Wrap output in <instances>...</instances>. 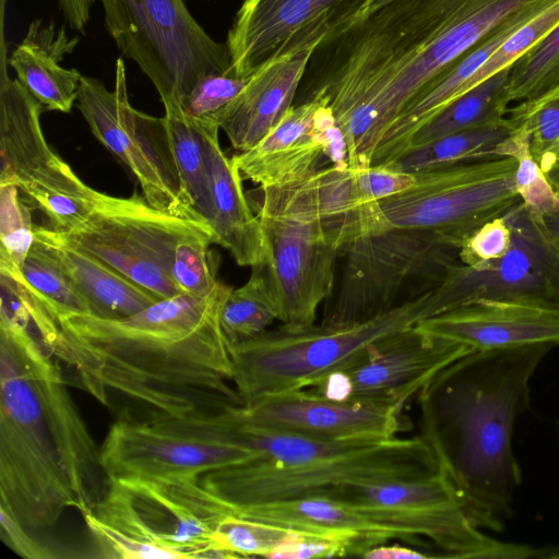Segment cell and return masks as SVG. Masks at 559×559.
<instances>
[{"label":"cell","mask_w":559,"mask_h":559,"mask_svg":"<svg viewBox=\"0 0 559 559\" xmlns=\"http://www.w3.org/2000/svg\"><path fill=\"white\" fill-rule=\"evenodd\" d=\"M552 0H391L314 48L296 104L332 111L352 168L371 166L383 134L436 78L504 21Z\"/></svg>","instance_id":"obj_1"},{"label":"cell","mask_w":559,"mask_h":559,"mask_svg":"<svg viewBox=\"0 0 559 559\" xmlns=\"http://www.w3.org/2000/svg\"><path fill=\"white\" fill-rule=\"evenodd\" d=\"M230 289L218 282L205 296L181 293L120 319L46 309L32 328L104 406L122 397L152 411L151 420L209 415L241 404L221 325Z\"/></svg>","instance_id":"obj_2"},{"label":"cell","mask_w":559,"mask_h":559,"mask_svg":"<svg viewBox=\"0 0 559 559\" xmlns=\"http://www.w3.org/2000/svg\"><path fill=\"white\" fill-rule=\"evenodd\" d=\"M100 447L68 391L60 361L32 328L24 306L0 308V509L31 531L82 516L107 478ZM107 477V476H106Z\"/></svg>","instance_id":"obj_3"},{"label":"cell","mask_w":559,"mask_h":559,"mask_svg":"<svg viewBox=\"0 0 559 559\" xmlns=\"http://www.w3.org/2000/svg\"><path fill=\"white\" fill-rule=\"evenodd\" d=\"M547 343L475 350L437 374L419 393L423 438L471 522L500 532L521 484L512 450L518 417L530 406V382Z\"/></svg>","instance_id":"obj_4"},{"label":"cell","mask_w":559,"mask_h":559,"mask_svg":"<svg viewBox=\"0 0 559 559\" xmlns=\"http://www.w3.org/2000/svg\"><path fill=\"white\" fill-rule=\"evenodd\" d=\"M241 442L255 457L200 478L231 511L323 496L343 484L413 480L440 472L423 437L329 442L247 425Z\"/></svg>","instance_id":"obj_5"},{"label":"cell","mask_w":559,"mask_h":559,"mask_svg":"<svg viewBox=\"0 0 559 559\" xmlns=\"http://www.w3.org/2000/svg\"><path fill=\"white\" fill-rule=\"evenodd\" d=\"M254 212L264 235L265 259L251 273L282 324L316 323L319 306L332 295L336 261L353 241L352 234L321 215L308 176L260 188Z\"/></svg>","instance_id":"obj_6"},{"label":"cell","mask_w":559,"mask_h":559,"mask_svg":"<svg viewBox=\"0 0 559 559\" xmlns=\"http://www.w3.org/2000/svg\"><path fill=\"white\" fill-rule=\"evenodd\" d=\"M430 290L370 319L344 324H281L229 345L233 385L243 403L311 388L374 342L427 318Z\"/></svg>","instance_id":"obj_7"},{"label":"cell","mask_w":559,"mask_h":559,"mask_svg":"<svg viewBox=\"0 0 559 559\" xmlns=\"http://www.w3.org/2000/svg\"><path fill=\"white\" fill-rule=\"evenodd\" d=\"M99 1L108 34L152 82L165 111L181 109L202 74L231 72L227 45L203 29L185 0Z\"/></svg>","instance_id":"obj_8"},{"label":"cell","mask_w":559,"mask_h":559,"mask_svg":"<svg viewBox=\"0 0 559 559\" xmlns=\"http://www.w3.org/2000/svg\"><path fill=\"white\" fill-rule=\"evenodd\" d=\"M461 246L436 230L388 227L359 236L344 250L340 288L322 323L370 319L408 300L415 286L435 288L460 261ZM412 299V298H411Z\"/></svg>","instance_id":"obj_9"},{"label":"cell","mask_w":559,"mask_h":559,"mask_svg":"<svg viewBox=\"0 0 559 559\" xmlns=\"http://www.w3.org/2000/svg\"><path fill=\"white\" fill-rule=\"evenodd\" d=\"M231 510L200 478L112 477L93 510L102 522L177 559H224L212 546L217 523Z\"/></svg>","instance_id":"obj_10"},{"label":"cell","mask_w":559,"mask_h":559,"mask_svg":"<svg viewBox=\"0 0 559 559\" xmlns=\"http://www.w3.org/2000/svg\"><path fill=\"white\" fill-rule=\"evenodd\" d=\"M511 156L461 162L414 173L405 191L379 202L389 227L439 231L463 243L485 223L521 202Z\"/></svg>","instance_id":"obj_11"},{"label":"cell","mask_w":559,"mask_h":559,"mask_svg":"<svg viewBox=\"0 0 559 559\" xmlns=\"http://www.w3.org/2000/svg\"><path fill=\"white\" fill-rule=\"evenodd\" d=\"M115 70L114 91L97 79L82 75L76 107L91 131L130 169L152 206L203 218L185 189L165 117L135 109L129 102L122 58L117 59Z\"/></svg>","instance_id":"obj_12"},{"label":"cell","mask_w":559,"mask_h":559,"mask_svg":"<svg viewBox=\"0 0 559 559\" xmlns=\"http://www.w3.org/2000/svg\"><path fill=\"white\" fill-rule=\"evenodd\" d=\"M206 230H213L206 219L158 210L143 195L118 198L99 192L90 218L67 235L134 284L164 299L181 294L171 276L177 243Z\"/></svg>","instance_id":"obj_13"},{"label":"cell","mask_w":559,"mask_h":559,"mask_svg":"<svg viewBox=\"0 0 559 559\" xmlns=\"http://www.w3.org/2000/svg\"><path fill=\"white\" fill-rule=\"evenodd\" d=\"M340 501L377 507L409 540L430 539L445 558L547 559L549 548L503 543L481 532L466 515L441 471L403 481L343 484L324 495Z\"/></svg>","instance_id":"obj_14"},{"label":"cell","mask_w":559,"mask_h":559,"mask_svg":"<svg viewBox=\"0 0 559 559\" xmlns=\"http://www.w3.org/2000/svg\"><path fill=\"white\" fill-rule=\"evenodd\" d=\"M506 217L511 227L507 253L472 265L452 264L430 290L427 318L478 298L559 307V238L546 222L533 219L522 202Z\"/></svg>","instance_id":"obj_15"},{"label":"cell","mask_w":559,"mask_h":559,"mask_svg":"<svg viewBox=\"0 0 559 559\" xmlns=\"http://www.w3.org/2000/svg\"><path fill=\"white\" fill-rule=\"evenodd\" d=\"M469 348L428 335L416 325L383 337L308 388L336 401L404 406Z\"/></svg>","instance_id":"obj_16"},{"label":"cell","mask_w":559,"mask_h":559,"mask_svg":"<svg viewBox=\"0 0 559 559\" xmlns=\"http://www.w3.org/2000/svg\"><path fill=\"white\" fill-rule=\"evenodd\" d=\"M254 454L240 445L202 437L173 418H120L109 428L100 461L107 478L190 477L243 463Z\"/></svg>","instance_id":"obj_17"},{"label":"cell","mask_w":559,"mask_h":559,"mask_svg":"<svg viewBox=\"0 0 559 559\" xmlns=\"http://www.w3.org/2000/svg\"><path fill=\"white\" fill-rule=\"evenodd\" d=\"M371 0H243L226 45L236 76L309 45L359 19Z\"/></svg>","instance_id":"obj_18"},{"label":"cell","mask_w":559,"mask_h":559,"mask_svg":"<svg viewBox=\"0 0 559 559\" xmlns=\"http://www.w3.org/2000/svg\"><path fill=\"white\" fill-rule=\"evenodd\" d=\"M234 411L248 423L329 442L391 439L404 427L402 407L331 400L310 389L238 404Z\"/></svg>","instance_id":"obj_19"},{"label":"cell","mask_w":559,"mask_h":559,"mask_svg":"<svg viewBox=\"0 0 559 559\" xmlns=\"http://www.w3.org/2000/svg\"><path fill=\"white\" fill-rule=\"evenodd\" d=\"M323 157L331 165L348 166L342 133L320 98L293 105L254 146L233 155L242 179L260 188L304 179L319 169Z\"/></svg>","instance_id":"obj_20"},{"label":"cell","mask_w":559,"mask_h":559,"mask_svg":"<svg viewBox=\"0 0 559 559\" xmlns=\"http://www.w3.org/2000/svg\"><path fill=\"white\" fill-rule=\"evenodd\" d=\"M416 328L473 352L538 343L559 346V307L478 298L423 319Z\"/></svg>","instance_id":"obj_21"},{"label":"cell","mask_w":559,"mask_h":559,"mask_svg":"<svg viewBox=\"0 0 559 559\" xmlns=\"http://www.w3.org/2000/svg\"><path fill=\"white\" fill-rule=\"evenodd\" d=\"M550 4H538L514 14L427 85L388 128L373 153L371 166H389L404 155L415 133L465 93L466 83L489 56Z\"/></svg>","instance_id":"obj_22"},{"label":"cell","mask_w":559,"mask_h":559,"mask_svg":"<svg viewBox=\"0 0 559 559\" xmlns=\"http://www.w3.org/2000/svg\"><path fill=\"white\" fill-rule=\"evenodd\" d=\"M318 44L273 58L250 76L228 107L221 129L239 153L254 146L294 105L309 59Z\"/></svg>","instance_id":"obj_23"},{"label":"cell","mask_w":559,"mask_h":559,"mask_svg":"<svg viewBox=\"0 0 559 559\" xmlns=\"http://www.w3.org/2000/svg\"><path fill=\"white\" fill-rule=\"evenodd\" d=\"M34 239L86 301L90 314L120 319L160 300L84 249L67 234L45 226H34Z\"/></svg>","instance_id":"obj_24"},{"label":"cell","mask_w":559,"mask_h":559,"mask_svg":"<svg viewBox=\"0 0 559 559\" xmlns=\"http://www.w3.org/2000/svg\"><path fill=\"white\" fill-rule=\"evenodd\" d=\"M199 128V127H198ZM211 180L214 243L226 249L240 266L261 264L265 240L260 219L243 191L242 177L219 145V129H201Z\"/></svg>","instance_id":"obj_25"},{"label":"cell","mask_w":559,"mask_h":559,"mask_svg":"<svg viewBox=\"0 0 559 559\" xmlns=\"http://www.w3.org/2000/svg\"><path fill=\"white\" fill-rule=\"evenodd\" d=\"M79 44L64 28L55 29L53 23L34 20L24 39L8 56L16 80L46 110L70 112L76 102L82 74L76 69L60 66Z\"/></svg>","instance_id":"obj_26"},{"label":"cell","mask_w":559,"mask_h":559,"mask_svg":"<svg viewBox=\"0 0 559 559\" xmlns=\"http://www.w3.org/2000/svg\"><path fill=\"white\" fill-rule=\"evenodd\" d=\"M7 46H1L0 74V183L19 186L57 154L40 126L45 107L8 74Z\"/></svg>","instance_id":"obj_27"},{"label":"cell","mask_w":559,"mask_h":559,"mask_svg":"<svg viewBox=\"0 0 559 559\" xmlns=\"http://www.w3.org/2000/svg\"><path fill=\"white\" fill-rule=\"evenodd\" d=\"M17 188L46 215L51 229L64 234L90 218L99 195V191L85 185L58 155Z\"/></svg>","instance_id":"obj_28"},{"label":"cell","mask_w":559,"mask_h":559,"mask_svg":"<svg viewBox=\"0 0 559 559\" xmlns=\"http://www.w3.org/2000/svg\"><path fill=\"white\" fill-rule=\"evenodd\" d=\"M509 69L485 80L445 107L415 133L407 151L506 118L510 107L507 97Z\"/></svg>","instance_id":"obj_29"},{"label":"cell","mask_w":559,"mask_h":559,"mask_svg":"<svg viewBox=\"0 0 559 559\" xmlns=\"http://www.w3.org/2000/svg\"><path fill=\"white\" fill-rule=\"evenodd\" d=\"M514 129L506 116L496 123L464 130L412 148L389 167L414 174L461 162L501 157L500 147Z\"/></svg>","instance_id":"obj_30"},{"label":"cell","mask_w":559,"mask_h":559,"mask_svg":"<svg viewBox=\"0 0 559 559\" xmlns=\"http://www.w3.org/2000/svg\"><path fill=\"white\" fill-rule=\"evenodd\" d=\"M179 173L193 207L209 224L213 216L211 180L201 130L180 110L165 111Z\"/></svg>","instance_id":"obj_31"},{"label":"cell","mask_w":559,"mask_h":559,"mask_svg":"<svg viewBox=\"0 0 559 559\" xmlns=\"http://www.w3.org/2000/svg\"><path fill=\"white\" fill-rule=\"evenodd\" d=\"M22 276L16 282L25 285L51 316L90 313L86 301L35 239L24 262Z\"/></svg>","instance_id":"obj_32"},{"label":"cell","mask_w":559,"mask_h":559,"mask_svg":"<svg viewBox=\"0 0 559 559\" xmlns=\"http://www.w3.org/2000/svg\"><path fill=\"white\" fill-rule=\"evenodd\" d=\"M559 85V24L510 66L509 103L536 98Z\"/></svg>","instance_id":"obj_33"},{"label":"cell","mask_w":559,"mask_h":559,"mask_svg":"<svg viewBox=\"0 0 559 559\" xmlns=\"http://www.w3.org/2000/svg\"><path fill=\"white\" fill-rule=\"evenodd\" d=\"M499 154L516 159L515 188L526 213L540 223L559 214V195L531 154L528 135L523 128L515 127Z\"/></svg>","instance_id":"obj_34"},{"label":"cell","mask_w":559,"mask_h":559,"mask_svg":"<svg viewBox=\"0 0 559 559\" xmlns=\"http://www.w3.org/2000/svg\"><path fill=\"white\" fill-rule=\"evenodd\" d=\"M34 242L31 207L17 186L0 183V274L22 280V269Z\"/></svg>","instance_id":"obj_35"},{"label":"cell","mask_w":559,"mask_h":559,"mask_svg":"<svg viewBox=\"0 0 559 559\" xmlns=\"http://www.w3.org/2000/svg\"><path fill=\"white\" fill-rule=\"evenodd\" d=\"M277 320L260 280L251 273L239 288H231L221 312V325L229 345L250 340Z\"/></svg>","instance_id":"obj_36"},{"label":"cell","mask_w":559,"mask_h":559,"mask_svg":"<svg viewBox=\"0 0 559 559\" xmlns=\"http://www.w3.org/2000/svg\"><path fill=\"white\" fill-rule=\"evenodd\" d=\"M296 528L245 518L233 511L214 528L212 546L239 557H264L289 540Z\"/></svg>","instance_id":"obj_37"},{"label":"cell","mask_w":559,"mask_h":559,"mask_svg":"<svg viewBox=\"0 0 559 559\" xmlns=\"http://www.w3.org/2000/svg\"><path fill=\"white\" fill-rule=\"evenodd\" d=\"M250 76L239 78L233 71L202 74L181 104L182 115L201 129H221L228 107L245 88Z\"/></svg>","instance_id":"obj_38"},{"label":"cell","mask_w":559,"mask_h":559,"mask_svg":"<svg viewBox=\"0 0 559 559\" xmlns=\"http://www.w3.org/2000/svg\"><path fill=\"white\" fill-rule=\"evenodd\" d=\"M212 243L213 230L187 236L177 243L171 262V276L181 293L205 296L219 282L210 259Z\"/></svg>","instance_id":"obj_39"},{"label":"cell","mask_w":559,"mask_h":559,"mask_svg":"<svg viewBox=\"0 0 559 559\" xmlns=\"http://www.w3.org/2000/svg\"><path fill=\"white\" fill-rule=\"evenodd\" d=\"M507 117L526 131L531 154L539 163L559 141V85L509 107Z\"/></svg>","instance_id":"obj_40"},{"label":"cell","mask_w":559,"mask_h":559,"mask_svg":"<svg viewBox=\"0 0 559 559\" xmlns=\"http://www.w3.org/2000/svg\"><path fill=\"white\" fill-rule=\"evenodd\" d=\"M103 557L120 559H177L175 554L142 543L99 521L93 513L83 516Z\"/></svg>","instance_id":"obj_41"},{"label":"cell","mask_w":559,"mask_h":559,"mask_svg":"<svg viewBox=\"0 0 559 559\" xmlns=\"http://www.w3.org/2000/svg\"><path fill=\"white\" fill-rule=\"evenodd\" d=\"M511 243V227L506 216L493 218L480 226L463 243L459 257L462 263L478 262L503 257Z\"/></svg>","instance_id":"obj_42"},{"label":"cell","mask_w":559,"mask_h":559,"mask_svg":"<svg viewBox=\"0 0 559 559\" xmlns=\"http://www.w3.org/2000/svg\"><path fill=\"white\" fill-rule=\"evenodd\" d=\"M31 530L21 524L5 510L0 509V537L3 544L25 559H56L63 557L36 539Z\"/></svg>","instance_id":"obj_43"},{"label":"cell","mask_w":559,"mask_h":559,"mask_svg":"<svg viewBox=\"0 0 559 559\" xmlns=\"http://www.w3.org/2000/svg\"><path fill=\"white\" fill-rule=\"evenodd\" d=\"M361 557L367 559H426L435 556L400 544L384 543L369 548Z\"/></svg>","instance_id":"obj_44"},{"label":"cell","mask_w":559,"mask_h":559,"mask_svg":"<svg viewBox=\"0 0 559 559\" xmlns=\"http://www.w3.org/2000/svg\"><path fill=\"white\" fill-rule=\"evenodd\" d=\"M94 0H58L59 9L71 28L84 33Z\"/></svg>","instance_id":"obj_45"},{"label":"cell","mask_w":559,"mask_h":559,"mask_svg":"<svg viewBox=\"0 0 559 559\" xmlns=\"http://www.w3.org/2000/svg\"><path fill=\"white\" fill-rule=\"evenodd\" d=\"M538 164L547 180L559 195V141Z\"/></svg>","instance_id":"obj_46"},{"label":"cell","mask_w":559,"mask_h":559,"mask_svg":"<svg viewBox=\"0 0 559 559\" xmlns=\"http://www.w3.org/2000/svg\"><path fill=\"white\" fill-rule=\"evenodd\" d=\"M545 222L549 231L559 238V214L546 217Z\"/></svg>","instance_id":"obj_47"},{"label":"cell","mask_w":559,"mask_h":559,"mask_svg":"<svg viewBox=\"0 0 559 559\" xmlns=\"http://www.w3.org/2000/svg\"><path fill=\"white\" fill-rule=\"evenodd\" d=\"M389 1H391V0H371L367 10L360 17L368 14L370 11L378 9L379 7L383 5L384 3L389 2Z\"/></svg>","instance_id":"obj_48"},{"label":"cell","mask_w":559,"mask_h":559,"mask_svg":"<svg viewBox=\"0 0 559 559\" xmlns=\"http://www.w3.org/2000/svg\"><path fill=\"white\" fill-rule=\"evenodd\" d=\"M5 0H1V26L3 27V14H4Z\"/></svg>","instance_id":"obj_49"},{"label":"cell","mask_w":559,"mask_h":559,"mask_svg":"<svg viewBox=\"0 0 559 559\" xmlns=\"http://www.w3.org/2000/svg\"><path fill=\"white\" fill-rule=\"evenodd\" d=\"M551 559H559V548H555Z\"/></svg>","instance_id":"obj_50"},{"label":"cell","mask_w":559,"mask_h":559,"mask_svg":"<svg viewBox=\"0 0 559 559\" xmlns=\"http://www.w3.org/2000/svg\"><path fill=\"white\" fill-rule=\"evenodd\" d=\"M558 427H559V423H558ZM558 432H559V429H558Z\"/></svg>","instance_id":"obj_51"}]
</instances>
